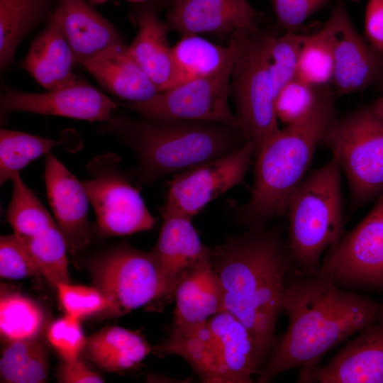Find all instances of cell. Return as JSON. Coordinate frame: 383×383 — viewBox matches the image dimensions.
<instances>
[{
  "label": "cell",
  "mask_w": 383,
  "mask_h": 383,
  "mask_svg": "<svg viewBox=\"0 0 383 383\" xmlns=\"http://www.w3.org/2000/svg\"><path fill=\"white\" fill-rule=\"evenodd\" d=\"M333 1L338 0H270V2L279 27L286 32L296 31L307 18Z\"/></svg>",
  "instance_id": "cell-39"
},
{
  "label": "cell",
  "mask_w": 383,
  "mask_h": 383,
  "mask_svg": "<svg viewBox=\"0 0 383 383\" xmlns=\"http://www.w3.org/2000/svg\"><path fill=\"white\" fill-rule=\"evenodd\" d=\"M48 370L45 350L35 339L8 343L1 353L0 376L4 382L43 383Z\"/></svg>",
  "instance_id": "cell-31"
},
{
  "label": "cell",
  "mask_w": 383,
  "mask_h": 383,
  "mask_svg": "<svg viewBox=\"0 0 383 383\" xmlns=\"http://www.w3.org/2000/svg\"><path fill=\"white\" fill-rule=\"evenodd\" d=\"M97 131L133 150L137 158L135 173L140 182L148 185L226 154L245 142L234 126L135 118L122 113H114Z\"/></svg>",
  "instance_id": "cell-3"
},
{
  "label": "cell",
  "mask_w": 383,
  "mask_h": 383,
  "mask_svg": "<svg viewBox=\"0 0 383 383\" xmlns=\"http://www.w3.org/2000/svg\"><path fill=\"white\" fill-rule=\"evenodd\" d=\"M279 33L257 29L241 41L233 62L231 89L237 125L254 148L255 158L279 130L275 111L277 94L270 66L273 40Z\"/></svg>",
  "instance_id": "cell-6"
},
{
  "label": "cell",
  "mask_w": 383,
  "mask_h": 383,
  "mask_svg": "<svg viewBox=\"0 0 383 383\" xmlns=\"http://www.w3.org/2000/svg\"><path fill=\"white\" fill-rule=\"evenodd\" d=\"M152 350L138 331L119 326L105 327L90 335L84 349L98 367L108 372L135 368Z\"/></svg>",
  "instance_id": "cell-26"
},
{
  "label": "cell",
  "mask_w": 383,
  "mask_h": 383,
  "mask_svg": "<svg viewBox=\"0 0 383 383\" xmlns=\"http://www.w3.org/2000/svg\"><path fill=\"white\" fill-rule=\"evenodd\" d=\"M332 96L335 95L331 88L317 87L296 77L285 84L277 96L275 111L278 121L284 126L300 121Z\"/></svg>",
  "instance_id": "cell-34"
},
{
  "label": "cell",
  "mask_w": 383,
  "mask_h": 383,
  "mask_svg": "<svg viewBox=\"0 0 383 383\" xmlns=\"http://www.w3.org/2000/svg\"><path fill=\"white\" fill-rule=\"evenodd\" d=\"M211 260L222 287L223 311L247 327L266 362L277 342L287 279L294 272L282 230L248 229L231 236L212 248Z\"/></svg>",
  "instance_id": "cell-2"
},
{
  "label": "cell",
  "mask_w": 383,
  "mask_h": 383,
  "mask_svg": "<svg viewBox=\"0 0 383 383\" xmlns=\"http://www.w3.org/2000/svg\"><path fill=\"white\" fill-rule=\"evenodd\" d=\"M226 383H250L265 362L252 335L235 316L221 311L208 320Z\"/></svg>",
  "instance_id": "cell-23"
},
{
  "label": "cell",
  "mask_w": 383,
  "mask_h": 383,
  "mask_svg": "<svg viewBox=\"0 0 383 383\" xmlns=\"http://www.w3.org/2000/svg\"><path fill=\"white\" fill-rule=\"evenodd\" d=\"M236 31L226 46L216 45L198 35H182L172 47L174 67L173 87L204 77L218 72L224 65L233 50L245 34Z\"/></svg>",
  "instance_id": "cell-27"
},
{
  "label": "cell",
  "mask_w": 383,
  "mask_h": 383,
  "mask_svg": "<svg viewBox=\"0 0 383 383\" xmlns=\"http://www.w3.org/2000/svg\"><path fill=\"white\" fill-rule=\"evenodd\" d=\"M0 276L9 279L42 276L37 263L14 233L0 238Z\"/></svg>",
  "instance_id": "cell-37"
},
{
  "label": "cell",
  "mask_w": 383,
  "mask_h": 383,
  "mask_svg": "<svg viewBox=\"0 0 383 383\" xmlns=\"http://www.w3.org/2000/svg\"><path fill=\"white\" fill-rule=\"evenodd\" d=\"M379 309L380 302L339 287L330 270L321 267L313 275L291 273L282 304L288 327L257 382H269L292 369H300L299 376L306 374L331 349L373 323Z\"/></svg>",
  "instance_id": "cell-1"
},
{
  "label": "cell",
  "mask_w": 383,
  "mask_h": 383,
  "mask_svg": "<svg viewBox=\"0 0 383 383\" xmlns=\"http://www.w3.org/2000/svg\"><path fill=\"white\" fill-rule=\"evenodd\" d=\"M335 284L353 290H383V192L367 216L329 248L321 266Z\"/></svg>",
  "instance_id": "cell-13"
},
{
  "label": "cell",
  "mask_w": 383,
  "mask_h": 383,
  "mask_svg": "<svg viewBox=\"0 0 383 383\" xmlns=\"http://www.w3.org/2000/svg\"><path fill=\"white\" fill-rule=\"evenodd\" d=\"M44 177L55 221L66 240L68 251L76 255L87 248L93 239L87 193L82 182L50 152L45 155Z\"/></svg>",
  "instance_id": "cell-17"
},
{
  "label": "cell",
  "mask_w": 383,
  "mask_h": 383,
  "mask_svg": "<svg viewBox=\"0 0 383 383\" xmlns=\"http://www.w3.org/2000/svg\"><path fill=\"white\" fill-rule=\"evenodd\" d=\"M58 0H0V67L14 60L21 41L52 18Z\"/></svg>",
  "instance_id": "cell-28"
},
{
  "label": "cell",
  "mask_w": 383,
  "mask_h": 383,
  "mask_svg": "<svg viewBox=\"0 0 383 383\" xmlns=\"http://www.w3.org/2000/svg\"><path fill=\"white\" fill-rule=\"evenodd\" d=\"M126 1L133 2V3H145L149 0H126Z\"/></svg>",
  "instance_id": "cell-46"
},
{
  "label": "cell",
  "mask_w": 383,
  "mask_h": 383,
  "mask_svg": "<svg viewBox=\"0 0 383 383\" xmlns=\"http://www.w3.org/2000/svg\"><path fill=\"white\" fill-rule=\"evenodd\" d=\"M364 37L383 54V0H368L365 13Z\"/></svg>",
  "instance_id": "cell-40"
},
{
  "label": "cell",
  "mask_w": 383,
  "mask_h": 383,
  "mask_svg": "<svg viewBox=\"0 0 383 383\" xmlns=\"http://www.w3.org/2000/svg\"><path fill=\"white\" fill-rule=\"evenodd\" d=\"M57 379L64 383L104 382L96 372L89 368L80 358L72 362H63L57 373Z\"/></svg>",
  "instance_id": "cell-41"
},
{
  "label": "cell",
  "mask_w": 383,
  "mask_h": 383,
  "mask_svg": "<svg viewBox=\"0 0 383 383\" xmlns=\"http://www.w3.org/2000/svg\"><path fill=\"white\" fill-rule=\"evenodd\" d=\"M212 254V253H211ZM172 333L188 336L223 311V291L211 255L201 262L177 286Z\"/></svg>",
  "instance_id": "cell-20"
},
{
  "label": "cell",
  "mask_w": 383,
  "mask_h": 383,
  "mask_svg": "<svg viewBox=\"0 0 383 383\" xmlns=\"http://www.w3.org/2000/svg\"><path fill=\"white\" fill-rule=\"evenodd\" d=\"M155 1H157L159 4H165L168 6H170L172 1V0H155Z\"/></svg>",
  "instance_id": "cell-45"
},
{
  "label": "cell",
  "mask_w": 383,
  "mask_h": 383,
  "mask_svg": "<svg viewBox=\"0 0 383 383\" xmlns=\"http://www.w3.org/2000/svg\"><path fill=\"white\" fill-rule=\"evenodd\" d=\"M253 160L254 148L245 141L226 154L173 174L167 184L162 216L192 218L210 201L243 183Z\"/></svg>",
  "instance_id": "cell-12"
},
{
  "label": "cell",
  "mask_w": 383,
  "mask_h": 383,
  "mask_svg": "<svg viewBox=\"0 0 383 383\" xmlns=\"http://www.w3.org/2000/svg\"><path fill=\"white\" fill-rule=\"evenodd\" d=\"M11 181L13 190L6 218L13 233L51 284L70 282L67 244L56 221L19 174Z\"/></svg>",
  "instance_id": "cell-11"
},
{
  "label": "cell",
  "mask_w": 383,
  "mask_h": 383,
  "mask_svg": "<svg viewBox=\"0 0 383 383\" xmlns=\"http://www.w3.org/2000/svg\"><path fill=\"white\" fill-rule=\"evenodd\" d=\"M94 286L108 299L107 312L121 316L151 301L162 299L164 287L153 252L120 243L88 261Z\"/></svg>",
  "instance_id": "cell-8"
},
{
  "label": "cell",
  "mask_w": 383,
  "mask_h": 383,
  "mask_svg": "<svg viewBox=\"0 0 383 383\" xmlns=\"http://www.w3.org/2000/svg\"><path fill=\"white\" fill-rule=\"evenodd\" d=\"M333 70V29L328 18L316 33L306 34L300 52L297 77L315 87L331 88Z\"/></svg>",
  "instance_id": "cell-32"
},
{
  "label": "cell",
  "mask_w": 383,
  "mask_h": 383,
  "mask_svg": "<svg viewBox=\"0 0 383 383\" xmlns=\"http://www.w3.org/2000/svg\"><path fill=\"white\" fill-rule=\"evenodd\" d=\"M74 64L71 48L52 15L33 40L18 67L50 91L67 87L79 79L73 72Z\"/></svg>",
  "instance_id": "cell-24"
},
{
  "label": "cell",
  "mask_w": 383,
  "mask_h": 383,
  "mask_svg": "<svg viewBox=\"0 0 383 383\" xmlns=\"http://www.w3.org/2000/svg\"><path fill=\"white\" fill-rule=\"evenodd\" d=\"M131 21L138 29L128 46L130 55L159 91L172 88L174 67L166 23L160 20L152 6L144 3L133 11Z\"/></svg>",
  "instance_id": "cell-22"
},
{
  "label": "cell",
  "mask_w": 383,
  "mask_h": 383,
  "mask_svg": "<svg viewBox=\"0 0 383 383\" xmlns=\"http://www.w3.org/2000/svg\"><path fill=\"white\" fill-rule=\"evenodd\" d=\"M71 147V138L50 139L12 130L0 131V183L19 174L32 161L57 146Z\"/></svg>",
  "instance_id": "cell-30"
},
{
  "label": "cell",
  "mask_w": 383,
  "mask_h": 383,
  "mask_svg": "<svg viewBox=\"0 0 383 383\" xmlns=\"http://www.w3.org/2000/svg\"><path fill=\"white\" fill-rule=\"evenodd\" d=\"M335 96L326 99L310 116L284 126L255 158L253 185L248 201L232 204L234 220L248 229L266 228L286 215L289 201L306 176L316 148L337 117Z\"/></svg>",
  "instance_id": "cell-4"
},
{
  "label": "cell",
  "mask_w": 383,
  "mask_h": 383,
  "mask_svg": "<svg viewBox=\"0 0 383 383\" xmlns=\"http://www.w3.org/2000/svg\"><path fill=\"white\" fill-rule=\"evenodd\" d=\"M43 323V309L35 301L15 292L1 294L0 332L7 343L35 339Z\"/></svg>",
  "instance_id": "cell-33"
},
{
  "label": "cell",
  "mask_w": 383,
  "mask_h": 383,
  "mask_svg": "<svg viewBox=\"0 0 383 383\" xmlns=\"http://www.w3.org/2000/svg\"><path fill=\"white\" fill-rule=\"evenodd\" d=\"M157 243L152 250L162 279V299L171 301L181 280L212 253V248L200 240L192 218L182 216H162Z\"/></svg>",
  "instance_id": "cell-19"
},
{
  "label": "cell",
  "mask_w": 383,
  "mask_h": 383,
  "mask_svg": "<svg viewBox=\"0 0 383 383\" xmlns=\"http://www.w3.org/2000/svg\"><path fill=\"white\" fill-rule=\"evenodd\" d=\"M47 337L63 362H72L79 358L87 343L80 320L67 314L50 324Z\"/></svg>",
  "instance_id": "cell-38"
},
{
  "label": "cell",
  "mask_w": 383,
  "mask_h": 383,
  "mask_svg": "<svg viewBox=\"0 0 383 383\" xmlns=\"http://www.w3.org/2000/svg\"><path fill=\"white\" fill-rule=\"evenodd\" d=\"M245 35L216 73L159 91L147 101L121 105L148 119L201 121L238 127L228 100L235 57Z\"/></svg>",
  "instance_id": "cell-10"
},
{
  "label": "cell",
  "mask_w": 383,
  "mask_h": 383,
  "mask_svg": "<svg viewBox=\"0 0 383 383\" xmlns=\"http://www.w3.org/2000/svg\"><path fill=\"white\" fill-rule=\"evenodd\" d=\"M118 155L106 152L87 165L82 181L103 236H123L151 229L155 222L138 189L119 167Z\"/></svg>",
  "instance_id": "cell-9"
},
{
  "label": "cell",
  "mask_w": 383,
  "mask_h": 383,
  "mask_svg": "<svg viewBox=\"0 0 383 383\" xmlns=\"http://www.w3.org/2000/svg\"><path fill=\"white\" fill-rule=\"evenodd\" d=\"M306 35L286 31L278 33L273 40L270 66L277 96L285 84L297 77L300 52Z\"/></svg>",
  "instance_id": "cell-35"
},
{
  "label": "cell",
  "mask_w": 383,
  "mask_h": 383,
  "mask_svg": "<svg viewBox=\"0 0 383 383\" xmlns=\"http://www.w3.org/2000/svg\"><path fill=\"white\" fill-rule=\"evenodd\" d=\"M370 106L375 114L383 121V96L378 98Z\"/></svg>",
  "instance_id": "cell-42"
},
{
  "label": "cell",
  "mask_w": 383,
  "mask_h": 383,
  "mask_svg": "<svg viewBox=\"0 0 383 383\" xmlns=\"http://www.w3.org/2000/svg\"><path fill=\"white\" fill-rule=\"evenodd\" d=\"M346 2L336 1L328 16L333 29L331 89L335 96L362 91L377 85L383 78V54L357 30Z\"/></svg>",
  "instance_id": "cell-15"
},
{
  "label": "cell",
  "mask_w": 383,
  "mask_h": 383,
  "mask_svg": "<svg viewBox=\"0 0 383 383\" xmlns=\"http://www.w3.org/2000/svg\"><path fill=\"white\" fill-rule=\"evenodd\" d=\"M76 63L82 65L108 48L124 43L108 19L85 0H58L53 13Z\"/></svg>",
  "instance_id": "cell-21"
},
{
  "label": "cell",
  "mask_w": 383,
  "mask_h": 383,
  "mask_svg": "<svg viewBox=\"0 0 383 383\" xmlns=\"http://www.w3.org/2000/svg\"><path fill=\"white\" fill-rule=\"evenodd\" d=\"M321 145L331 151L346 177L353 209L383 192V121L370 105L337 116Z\"/></svg>",
  "instance_id": "cell-7"
},
{
  "label": "cell",
  "mask_w": 383,
  "mask_h": 383,
  "mask_svg": "<svg viewBox=\"0 0 383 383\" xmlns=\"http://www.w3.org/2000/svg\"><path fill=\"white\" fill-rule=\"evenodd\" d=\"M260 13L249 0H172L165 21L182 35L252 33L260 28Z\"/></svg>",
  "instance_id": "cell-18"
},
{
  "label": "cell",
  "mask_w": 383,
  "mask_h": 383,
  "mask_svg": "<svg viewBox=\"0 0 383 383\" xmlns=\"http://www.w3.org/2000/svg\"><path fill=\"white\" fill-rule=\"evenodd\" d=\"M117 104L85 80L44 93H28L3 85L0 96L1 119L16 111L52 115L91 122H108Z\"/></svg>",
  "instance_id": "cell-14"
},
{
  "label": "cell",
  "mask_w": 383,
  "mask_h": 383,
  "mask_svg": "<svg viewBox=\"0 0 383 383\" xmlns=\"http://www.w3.org/2000/svg\"><path fill=\"white\" fill-rule=\"evenodd\" d=\"M154 349L160 355H174L184 358L204 382L226 383L214 339L207 323L188 336L170 333L169 338Z\"/></svg>",
  "instance_id": "cell-29"
},
{
  "label": "cell",
  "mask_w": 383,
  "mask_h": 383,
  "mask_svg": "<svg viewBox=\"0 0 383 383\" xmlns=\"http://www.w3.org/2000/svg\"><path fill=\"white\" fill-rule=\"evenodd\" d=\"M58 298L65 314L82 320L110 308L105 296L94 286L59 283L55 286Z\"/></svg>",
  "instance_id": "cell-36"
},
{
  "label": "cell",
  "mask_w": 383,
  "mask_h": 383,
  "mask_svg": "<svg viewBox=\"0 0 383 383\" xmlns=\"http://www.w3.org/2000/svg\"><path fill=\"white\" fill-rule=\"evenodd\" d=\"M298 382L383 383V301L377 319L358 333L325 365L299 376Z\"/></svg>",
  "instance_id": "cell-16"
},
{
  "label": "cell",
  "mask_w": 383,
  "mask_h": 383,
  "mask_svg": "<svg viewBox=\"0 0 383 383\" xmlns=\"http://www.w3.org/2000/svg\"><path fill=\"white\" fill-rule=\"evenodd\" d=\"M81 65L104 89L126 102L147 101L159 92L125 43L113 45Z\"/></svg>",
  "instance_id": "cell-25"
},
{
  "label": "cell",
  "mask_w": 383,
  "mask_h": 383,
  "mask_svg": "<svg viewBox=\"0 0 383 383\" xmlns=\"http://www.w3.org/2000/svg\"><path fill=\"white\" fill-rule=\"evenodd\" d=\"M108 0H89V1L93 5L101 4L106 2Z\"/></svg>",
  "instance_id": "cell-43"
},
{
  "label": "cell",
  "mask_w": 383,
  "mask_h": 383,
  "mask_svg": "<svg viewBox=\"0 0 383 383\" xmlns=\"http://www.w3.org/2000/svg\"><path fill=\"white\" fill-rule=\"evenodd\" d=\"M378 90L383 92V78L381 79V81L376 85Z\"/></svg>",
  "instance_id": "cell-44"
},
{
  "label": "cell",
  "mask_w": 383,
  "mask_h": 383,
  "mask_svg": "<svg viewBox=\"0 0 383 383\" xmlns=\"http://www.w3.org/2000/svg\"><path fill=\"white\" fill-rule=\"evenodd\" d=\"M341 177L331 157L306 176L289 201L286 243L294 274H316L323 252L344 234Z\"/></svg>",
  "instance_id": "cell-5"
}]
</instances>
